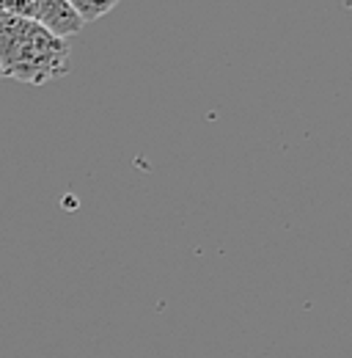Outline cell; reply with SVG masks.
<instances>
[{
  "label": "cell",
  "mask_w": 352,
  "mask_h": 358,
  "mask_svg": "<svg viewBox=\"0 0 352 358\" xmlns=\"http://www.w3.org/2000/svg\"><path fill=\"white\" fill-rule=\"evenodd\" d=\"M69 3H72L75 14L80 17L83 25L99 20V17H105V14H110L116 8V0H102V3H94V0H69Z\"/></svg>",
  "instance_id": "obj_3"
},
{
  "label": "cell",
  "mask_w": 352,
  "mask_h": 358,
  "mask_svg": "<svg viewBox=\"0 0 352 358\" xmlns=\"http://www.w3.org/2000/svg\"><path fill=\"white\" fill-rule=\"evenodd\" d=\"M0 78H3V75H0Z\"/></svg>",
  "instance_id": "obj_4"
},
{
  "label": "cell",
  "mask_w": 352,
  "mask_h": 358,
  "mask_svg": "<svg viewBox=\"0 0 352 358\" xmlns=\"http://www.w3.org/2000/svg\"><path fill=\"white\" fill-rule=\"evenodd\" d=\"M69 72V45L42 25L0 8V75L44 86Z\"/></svg>",
  "instance_id": "obj_1"
},
{
  "label": "cell",
  "mask_w": 352,
  "mask_h": 358,
  "mask_svg": "<svg viewBox=\"0 0 352 358\" xmlns=\"http://www.w3.org/2000/svg\"><path fill=\"white\" fill-rule=\"evenodd\" d=\"M0 8L14 17L42 25L44 31H50L52 36H58L64 42L69 36L80 34V28H83V22L75 14L69 0H0Z\"/></svg>",
  "instance_id": "obj_2"
}]
</instances>
